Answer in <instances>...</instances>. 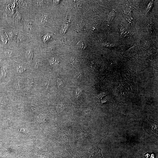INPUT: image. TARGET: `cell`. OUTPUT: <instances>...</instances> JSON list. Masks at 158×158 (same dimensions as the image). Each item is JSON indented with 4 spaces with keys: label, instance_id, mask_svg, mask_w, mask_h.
Masks as SVG:
<instances>
[{
    "label": "cell",
    "instance_id": "1",
    "mask_svg": "<svg viewBox=\"0 0 158 158\" xmlns=\"http://www.w3.org/2000/svg\"><path fill=\"white\" fill-rule=\"evenodd\" d=\"M157 124L156 122L147 120L145 122L144 129L151 136L157 138Z\"/></svg>",
    "mask_w": 158,
    "mask_h": 158
},
{
    "label": "cell",
    "instance_id": "2",
    "mask_svg": "<svg viewBox=\"0 0 158 158\" xmlns=\"http://www.w3.org/2000/svg\"><path fill=\"white\" fill-rule=\"evenodd\" d=\"M116 12L114 10H112L109 13L107 18V20L109 23L113 19Z\"/></svg>",
    "mask_w": 158,
    "mask_h": 158
},
{
    "label": "cell",
    "instance_id": "3",
    "mask_svg": "<svg viewBox=\"0 0 158 158\" xmlns=\"http://www.w3.org/2000/svg\"><path fill=\"white\" fill-rule=\"evenodd\" d=\"M77 45L82 51L84 50L87 47L85 43L81 41L77 43Z\"/></svg>",
    "mask_w": 158,
    "mask_h": 158
},
{
    "label": "cell",
    "instance_id": "4",
    "mask_svg": "<svg viewBox=\"0 0 158 158\" xmlns=\"http://www.w3.org/2000/svg\"><path fill=\"white\" fill-rule=\"evenodd\" d=\"M25 30L28 32H31L33 30V27L32 25L30 24H27L25 26Z\"/></svg>",
    "mask_w": 158,
    "mask_h": 158
},
{
    "label": "cell",
    "instance_id": "5",
    "mask_svg": "<svg viewBox=\"0 0 158 158\" xmlns=\"http://www.w3.org/2000/svg\"><path fill=\"white\" fill-rule=\"evenodd\" d=\"M32 53L30 51H28L26 54V58L28 59H31Z\"/></svg>",
    "mask_w": 158,
    "mask_h": 158
},
{
    "label": "cell",
    "instance_id": "6",
    "mask_svg": "<svg viewBox=\"0 0 158 158\" xmlns=\"http://www.w3.org/2000/svg\"><path fill=\"white\" fill-rule=\"evenodd\" d=\"M23 71V69L22 67L19 66L17 68V71L18 72L21 73Z\"/></svg>",
    "mask_w": 158,
    "mask_h": 158
},
{
    "label": "cell",
    "instance_id": "7",
    "mask_svg": "<svg viewBox=\"0 0 158 158\" xmlns=\"http://www.w3.org/2000/svg\"><path fill=\"white\" fill-rule=\"evenodd\" d=\"M147 153L146 154H144V155L145 158H150L151 153Z\"/></svg>",
    "mask_w": 158,
    "mask_h": 158
}]
</instances>
